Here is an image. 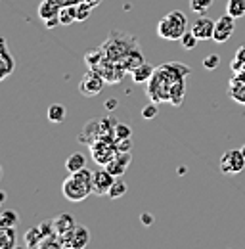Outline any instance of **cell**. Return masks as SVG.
I'll list each match as a JSON object with an SVG mask.
<instances>
[{"label": "cell", "mask_w": 245, "mask_h": 249, "mask_svg": "<svg viewBox=\"0 0 245 249\" xmlns=\"http://www.w3.org/2000/svg\"><path fill=\"white\" fill-rule=\"evenodd\" d=\"M102 48H104L107 60L121 63L130 52L138 50L140 46H138V40L132 35L121 31H111V35L107 36V40L102 44Z\"/></svg>", "instance_id": "3957f363"}, {"label": "cell", "mask_w": 245, "mask_h": 249, "mask_svg": "<svg viewBox=\"0 0 245 249\" xmlns=\"http://www.w3.org/2000/svg\"><path fill=\"white\" fill-rule=\"evenodd\" d=\"M77 226V222L73 220V217L69 215V213H61L58 217L54 218V228H56V234L58 236H63V234H67L69 230H73Z\"/></svg>", "instance_id": "9a60e30c"}, {"label": "cell", "mask_w": 245, "mask_h": 249, "mask_svg": "<svg viewBox=\"0 0 245 249\" xmlns=\"http://www.w3.org/2000/svg\"><path fill=\"white\" fill-rule=\"evenodd\" d=\"M186 31H188V18L180 10L169 12L157 23V35L163 40H180Z\"/></svg>", "instance_id": "277c9868"}, {"label": "cell", "mask_w": 245, "mask_h": 249, "mask_svg": "<svg viewBox=\"0 0 245 249\" xmlns=\"http://www.w3.org/2000/svg\"><path fill=\"white\" fill-rule=\"evenodd\" d=\"M245 169V156L242 150H228L220 157V171L224 175H240Z\"/></svg>", "instance_id": "52a82bcc"}, {"label": "cell", "mask_w": 245, "mask_h": 249, "mask_svg": "<svg viewBox=\"0 0 245 249\" xmlns=\"http://www.w3.org/2000/svg\"><path fill=\"white\" fill-rule=\"evenodd\" d=\"M130 161H132V157H130V152H119L117 156L113 157L107 165H105V169L113 175V177H122L124 173H126V169H128V165H130Z\"/></svg>", "instance_id": "4fadbf2b"}, {"label": "cell", "mask_w": 245, "mask_h": 249, "mask_svg": "<svg viewBox=\"0 0 245 249\" xmlns=\"http://www.w3.org/2000/svg\"><path fill=\"white\" fill-rule=\"evenodd\" d=\"M0 65H2V73H0V79L4 81L6 77L12 75V71L16 69V60L14 56L10 54L8 50V44H6V38L0 40Z\"/></svg>", "instance_id": "5bb4252c"}, {"label": "cell", "mask_w": 245, "mask_h": 249, "mask_svg": "<svg viewBox=\"0 0 245 249\" xmlns=\"http://www.w3.org/2000/svg\"><path fill=\"white\" fill-rule=\"evenodd\" d=\"M60 240H61V246L65 249H83L88 246L90 234H88V230L83 224H77L73 230H69L67 234L60 236Z\"/></svg>", "instance_id": "ba28073f"}, {"label": "cell", "mask_w": 245, "mask_h": 249, "mask_svg": "<svg viewBox=\"0 0 245 249\" xmlns=\"http://www.w3.org/2000/svg\"><path fill=\"white\" fill-rule=\"evenodd\" d=\"M18 246L16 228H2L0 226V249H14Z\"/></svg>", "instance_id": "ac0fdd59"}, {"label": "cell", "mask_w": 245, "mask_h": 249, "mask_svg": "<svg viewBox=\"0 0 245 249\" xmlns=\"http://www.w3.org/2000/svg\"><path fill=\"white\" fill-rule=\"evenodd\" d=\"M220 65V58L216 56V54H209V56H205V60H203V67L205 69H209V71H213Z\"/></svg>", "instance_id": "d6a6232c"}, {"label": "cell", "mask_w": 245, "mask_h": 249, "mask_svg": "<svg viewBox=\"0 0 245 249\" xmlns=\"http://www.w3.org/2000/svg\"><path fill=\"white\" fill-rule=\"evenodd\" d=\"M107 81L102 77L100 71L96 69H88L83 79H81V85H79V92L83 94L85 98H92V96H98V94L104 90V85Z\"/></svg>", "instance_id": "8992f818"}, {"label": "cell", "mask_w": 245, "mask_h": 249, "mask_svg": "<svg viewBox=\"0 0 245 249\" xmlns=\"http://www.w3.org/2000/svg\"><path fill=\"white\" fill-rule=\"evenodd\" d=\"M115 104H117L115 100H109V102H105V109H113V107H115Z\"/></svg>", "instance_id": "f35d334b"}, {"label": "cell", "mask_w": 245, "mask_h": 249, "mask_svg": "<svg viewBox=\"0 0 245 249\" xmlns=\"http://www.w3.org/2000/svg\"><path fill=\"white\" fill-rule=\"evenodd\" d=\"M130 134H132L130 126L124 123H117L115 124V128H113V136H115V140H119V138H130Z\"/></svg>", "instance_id": "4dcf8cb0"}, {"label": "cell", "mask_w": 245, "mask_h": 249, "mask_svg": "<svg viewBox=\"0 0 245 249\" xmlns=\"http://www.w3.org/2000/svg\"><path fill=\"white\" fill-rule=\"evenodd\" d=\"M54 4H58V6H69V4H77V2H81V0H52Z\"/></svg>", "instance_id": "e575fe53"}, {"label": "cell", "mask_w": 245, "mask_h": 249, "mask_svg": "<svg viewBox=\"0 0 245 249\" xmlns=\"http://www.w3.org/2000/svg\"><path fill=\"white\" fill-rule=\"evenodd\" d=\"M83 2H87V4H90L92 8H96V6H100L104 0H83Z\"/></svg>", "instance_id": "74e56055"}, {"label": "cell", "mask_w": 245, "mask_h": 249, "mask_svg": "<svg viewBox=\"0 0 245 249\" xmlns=\"http://www.w3.org/2000/svg\"><path fill=\"white\" fill-rule=\"evenodd\" d=\"M186 75H190V67L184 63L173 62L159 65L148 83V96L157 104L180 106L186 94Z\"/></svg>", "instance_id": "6da1fadb"}, {"label": "cell", "mask_w": 245, "mask_h": 249, "mask_svg": "<svg viewBox=\"0 0 245 249\" xmlns=\"http://www.w3.org/2000/svg\"><path fill=\"white\" fill-rule=\"evenodd\" d=\"M19 222V215L14 209H6L0 213V226L2 228H16Z\"/></svg>", "instance_id": "484cf974"}, {"label": "cell", "mask_w": 245, "mask_h": 249, "mask_svg": "<svg viewBox=\"0 0 245 249\" xmlns=\"http://www.w3.org/2000/svg\"><path fill=\"white\" fill-rule=\"evenodd\" d=\"M115 178H117V177H113L105 167L94 171V182H92L94 194H96V196H107V192H109V188L113 186Z\"/></svg>", "instance_id": "30bf717a"}, {"label": "cell", "mask_w": 245, "mask_h": 249, "mask_svg": "<svg viewBox=\"0 0 245 249\" xmlns=\"http://www.w3.org/2000/svg\"><path fill=\"white\" fill-rule=\"evenodd\" d=\"M126 184H124V180L122 178H115V182H113V186L109 188V192H107V196H109V199H119L122 197L124 194H126Z\"/></svg>", "instance_id": "4316f807"}, {"label": "cell", "mask_w": 245, "mask_h": 249, "mask_svg": "<svg viewBox=\"0 0 245 249\" xmlns=\"http://www.w3.org/2000/svg\"><path fill=\"white\" fill-rule=\"evenodd\" d=\"M38 16L44 21V25L50 29L60 25V6L54 4L52 0H42V4L38 8Z\"/></svg>", "instance_id": "8fae6325"}, {"label": "cell", "mask_w": 245, "mask_h": 249, "mask_svg": "<svg viewBox=\"0 0 245 249\" xmlns=\"http://www.w3.org/2000/svg\"><path fill=\"white\" fill-rule=\"evenodd\" d=\"M104 60H105V52H104L102 46H100V48H94L92 52H88V54L85 56V62L88 65V69H96Z\"/></svg>", "instance_id": "d4e9b609"}, {"label": "cell", "mask_w": 245, "mask_h": 249, "mask_svg": "<svg viewBox=\"0 0 245 249\" xmlns=\"http://www.w3.org/2000/svg\"><path fill=\"white\" fill-rule=\"evenodd\" d=\"M142 222H144L146 226H150V224H153V217L150 213H144V215H142Z\"/></svg>", "instance_id": "d590c367"}, {"label": "cell", "mask_w": 245, "mask_h": 249, "mask_svg": "<svg viewBox=\"0 0 245 249\" xmlns=\"http://www.w3.org/2000/svg\"><path fill=\"white\" fill-rule=\"evenodd\" d=\"M77 21V8L75 4L61 6L60 8V25H71Z\"/></svg>", "instance_id": "603a6c76"}, {"label": "cell", "mask_w": 245, "mask_h": 249, "mask_svg": "<svg viewBox=\"0 0 245 249\" xmlns=\"http://www.w3.org/2000/svg\"><path fill=\"white\" fill-rule=\"evenodd\" d=\"M92 157L98 165L105 167L113 157L119 154L117 146H115V136H104L100 140H96L94 144H90Z\"/></svg>", "instance_id": "5b68a950"}, {"label": "cell", "mask_w": 245, "mask_h": 249, "mask_svg": "<svg viewBox=\"0 0 245 249\" xmlns=\"http://www.w3.org/2000/svg\"><path fill=\"white\" fill-rule=\"evenodd\" d=\"M153 65L152 63H148V62H144L136 71H132L130 75H132V81L138 85V83H150V79L153 77Z\"/></svg>", "instance_id": "2e32d148"}, {"label": "cell", "mask_w": 245, "mask_h": 249, "mask_svg": "<svg viewBox=\"0 0 245 249\" xmlns=\"http://www.w3.org/2000/svg\"><path fill=\"white\" fill-rule=\"evenodd\" d=\"M75 8H77V21H87L88 18H90L92 14V6L90 4H87V2H77L75 4Z\"/></svg>", "instance_id": "83f0119b"}, {"label": "cell", "mask_w": 245, "mask_h": 249, "mask_svg": "<svg viewBox=\"0 0 245 249\" xmlns=\"http://www.w3.org/2000/svg\"><path fill=\"white\" fill-rule=\"evenodd\" d=\"M236 58H238V60H244V62H245V44L238 48V52H236Z\"/></svg>", "instance_id": "8d00e7d4"}, {"label": "cell", "mask_w": 245, "mask_h": 249, "mask_svg": "<svg viewBox=\"0 0 245 249\" xmlns=\"http://www.w3.org/2000/svg\"><path fill=\"white\" fill-rule=\"evenodd\" d=\"M214 27H216V21H214V19L205 18V16H199V18L193 21V25H192V33H193L199 40H209V38H213Z\"/></svg>", "instance_id": "7c38bea8"}, {"label": "cell", "mask_w": 245, "mask_h": 249, "mask_svg": "<svg viewBox=\"0 0 245 249\" xmlns=\"http://www.w3.org/2000/svg\"><path fill=\"white\" fill-rule=\"evenodd\" d=\"M44 234L40 230V226H33L25 232V248L27 249H38L40 242H42Z\"/></svg>", "instance_id": "ffe728a7"}, {"label": "cell", "mask_w": 245, "mask_h": 249, "mask_svg": "<svg viewBox=\"0 0 245 249\" xmlns=\"http://www.w3.org/2000/svg\"><path fill=\"white\" fill-rule=\"evenodd\" d=\"M236 31V19L230 16V14H226V16H222V18H218L216 19V27H214V35H213V40L214 42H226V40H230V36L234 35Z\"/></svg>", "instance_id": "9c48e42d"}, {"label": "cell", "mask_w": 245, "mask_h": 249, "mask_svg": "<svg viewBox=\"0 0 245 249\" xmlns=\"http://www.w3.org/2000/svg\"><path fill=\"white\" fill-rule=\"evenodd\" d=\"M92 182H94V173L85 167V169H81L77 173H71L63 180L61 192H63L65 199H69L73 203H79V201H85L90 194H94Z\"/></svg>", "instance_id": "7a4b0ae2"}, {"label": "cell", "mask_w": 245, "mask_h": 249, "mask_svg": "<svg viewBox=\"0 0 245 249\" xmlns=\"http://www.w3.org/2000/svg\"><path fill=\"white\" fill-rule=\"evenodd\" d=\"M46 117H48V121L50 123H63L65 121V117H67V109H65V106H61V104H52L50 107H48V111H46Z\"/></svg>", "instance_id": "7402d4cb"}, {"label": "cell", "mask_w": 245, "mask_h": 249, "mask_svg": "<svg viewBox=\"0 0 245 249\" xmlns=\"http://www.w3.org/2000/svg\"><path fill=\"white\" fill-rule=\"evenodd\" d=\"M85 167H87V157L83 156V154H79V152L71 154V156L65 159V169L69 173H77V171H81Z\"/></svg>", "instance_id": "44dd1931"}, {"label": "cell", "mask_w": 245, "mask_h": 249, "mask_svg": "<svg viewBox=\"0 0 245 249\" xmlns=\"http://www.w3.org/2000/svg\"><path fill=\"white\" fill-rule=\"evenodd\" d=\"M197 42H199V38H197V36L192 33V29L184 33L182 38H180V44H182L184 50H193V48L197 46Z\"/></svg>", "instance_id": "f1b7e54d"}, {"label": "cell", "mask_w": 245, "mask_h": 249, "mask_svg": "<svg viewBox=\"0 0 245 249\" xmlns=\"http://www.w3.org/2000/svg\"><path fill=\"white\" fill-rule=\"evenodd\" d=\"M242 152H244V156H245V144L242 146Z\"/></svg>", "instance_id": "ab89813d"}, {"label": "cell", "mask_w": 245, "mask_h": 249, "mask_svg": "<svg viewBox=\"0 0 245 249\" xmlns=\"http://www.w3.org/2000/svg\"><path fill=\"white\" fill-rule=\"evenodd\" d=\"M211 4H213V0H190L192 12H195V14H199V16H203V14L211 8Z\"/></svg>", "instance_id": "f546056e"}, {"label": "cell", "mask_w": 245, "mask_h": 249, "mask_svg": "<svg viewBox=\"0 0 245 249\" xmlns=\"http://www.w3.org/2000/svg\"><path fill=\"white\" fill-rule=\"evenodd\" d=\"M144 62H146V60H144V56H142V52H140V48H138V50L130 52V54H128L121 63L128 73H132V71H136V69H138Z\"/></svg>", "instance_id": "d6986e66"}, {"label": "cell", "mask_w": 245, "mask_h": 249, "mask_svg": "<svg viewBox=\"0 0 245 249\" xmlns=\"http://www.w3.org/2000/svg\"><path fill=\"white\" fill-rule=\"evenodd\" d=\"M226 14H230L234 19H240L245 16V0H228Z\"/></svg>", "instance_id": "cb8c5ba5"}, {"label": "cell", "mask_w": 245, "mask_h": 249, "mask_svg": "<svg viewBox=\"0 0 245 249\" xmlns=\"http://www.w3.org/2000/svg\"><path fill=\"white\" fill-rule=\"evenodd\" d=\"M157 115H159V109H157V102H152V104L144 106V109H142V117H144V119H155Z\"/></svg>", "instance_id": "1f68e13d"}, {"label": "cell", "mask_w": 245, "mask_h": 249, "mask_svg": "<svg viewBox=\"0 0 245 249\" xmlns=\"http://www.w3.org/2000/svg\"><path fill=\"white\" fill-rule=\"evenodd\" d=\"M115 146H117V150L119 152H130V138H119V140H115Z\"/></svg>", "instance_id": "836d02e7"}, {"label": "cell", "mask_w": 245, "mask_h": 249, "mask_svg": "<svg viewBox=\"0 0 245 249\" xmlns=\"http://www.w3.org/2000/svg\"><path fill=\"white\" fill-rule=\"evenodd\" d=\"M228 96H230L234 102H238V104L245 106V83H240V81L230 79V85H228Z\"/></svg>", "instance_id": "e0dca14e"}]
</instances>
